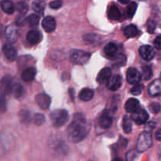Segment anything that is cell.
<instances>
[{
  "instance_id": "31",
  "label": "cell",
  "mask_w": 161,
  "mask_h": 161,
  "mask_svg": "<svg viewBox=\"0 0 161 161\" xmlns=\"http://www.w3.org/2000/svg\"><path fill=\"white\" fill-rule=\"evenodd\" d=\"M137 6H138V5L135 2H131L128 4L127 7V14L129 18H131L134 17L135 12H136Z\"/></svg>"
},
{
  "instance_id": "43",
  "label": "cell",
  "mask_w": 161,
  "mask_h": 161,
  "mask_svg": "<svg viewBox=\"0 0 161 161\" xmlns=\"http://www.w3.org/2000/svg\"><path fill=\"white\" fill-rule=\"evenodd\" d=\"M156 138H157L158 141L161 142V129L157 130V133H156Z\"/></svg>"
},
{
  "instance_id": "21",
  "label": "cell",
  "mask_w": 161,
  "mask_h": 161,
  "mask_svg": "<svg viewBox=\"0 0 161 161\" xmlns=\"http://www.w3.org/2000/svg\"><path fill=\"white\" fill-rule=\"evenodd\" d=\"M94 91L90 88H84L82 90L79 94V98L83 102H89L94 97Z\"/></svg>"
},
{
  "instance_id": "25",
  "label": "cell",
  "mask_w": 161,
  "mask_h": 161,
  "mask_svg": "<svg viewBox=\"0 0 161 161\" xmlns=\"http://www.w3.org/2000/svg\"><path fill=\"white\" fill-rule=\"evenodd\" d=\"M123 126V130L125 133L129 134L131 132L132 130V121L130 119V118H129L128 116H125L124 117L122 123Z\"/></svg>"
},
{
  "instance_id": "40",
  "label": "cell",
  "mask_w": 161,
  "mask_h": 161,
  "mask_svg": "<svg viewBox=\"0 0 161 161\" xmlns=\"http://www.w3.org/2000/svg\"><path fill=\"white\" fill-rule=\"evenodd\" d=\"M154 47L158 50H161V35H159L158 36L156 37V39L153 41Z\"/></svg>"
},
{
  "instance_id": "7",
  "label": "cell",
  "mask_w": 161,
  "mask_h": 161,
  "mask_svg": "<svg viewBox=\"0 0 161 161\" xmlns=\"http://www.w3.org/2000/svg\"><path fill=\"white\" fill-rule=\"evenodd\" d=\"M13 83L12 79L9 75H5L3 77L1 81V93L3 95H8L10 93H12L13 90Z\"/></svg>"
},
{
  "instance_id": "17",
  "label": "cell",
  "mask_w": 161,
  "mask_h": 161,
  "mask_svg": "<svg viewBox=\"0 0 161 161\" xmlns=\"http://www.w3.org/2000/svg\"><path fill=\"white\" fill-rule=\"evenodd\" d=\"M112 72L109 68H104L97 74V82L98 83H108V80L112 77Z\"/></svg>"
},
{
  "instance_id": "4",
  "label": "cell",
  "mask_w": 161,
  "mask_h": 161,
  "mask_svg": "<svg viewBox=\"0 0 161 161\" xmlns=\"http://www.w3.org/2000/svg\"><path fill=\"white\" fill-rule=\"evenodd\" d=\"M71 60L76 64H86L91 58V53L84 50H73L71 53Z\"/></svg>"
},
{
  "instance_id": "26",
  "label": "cell",
  "mask_w": 161,
  "mask_h": 161,
  "mask_svg": "<svg viewBox=\"0 0 161 161\" xmlns=\"http://www.w3.org/2000/svg\"><path fill=\"white\" fill-rule=\"evenodd\" d=\"M12 93L14 95V97L18 98L22 96L24 93V88L22 86V85L19 83H15L13 85V90Z\"/></svg>"
},
{
  "instance_id": "20",
  "label": "cell",
  "mask_w": 161,
  "mask_h": 161,
  "mask_svg": "<svg viewBox=\"0 0 161 161\" xmlns=\"http://www.w3.org/2000/svg\"><path fill=\"white\" fill-rule=\"evenodd\" d=\"M36 75V70L35 68L29 67L25 69L21 74L22 80L25 82H31L35 79Z\"/></svg>"
},
{
  "instance_id": "34",
  "label": "cell",
  "mask_w": 161,
  "mask_h": 161,
  "mask_svg": "<svg viewBox=\"0 0 161 161\" xmlns=\"http://www.w3.org/2000/svg\"><path fill=\"white\" fill-rule=\"evenodd\" d=\"M100 39V37L97 36L94 34H87L84 36V40L86 41V43H92L94 44L97 42V41Z\"/></svg>"
},
{
  "instance_id": "14",
  "label": "cell",
  "mask_w": 161,
  "mask_h": 161,
  "mask_svg": "<svg viewBox=\"0 0 161 161\" xmlns=\"http://www.w3.org/2000/svg\"><path fill=\"white\" fill-rule=\"evenodd\" d=\"M42 26L47 32H52L56 28V20L51 16H47L42 20Z\"/></svg>"
},
{
  "instance_id": "8",
  "label": "cell",
  "mask_w": 161,
  "mask_h": 161,
  "mask_svg": "<svg viewBox=\"0 0 161 161\" xmlns=\"http://www.w3.org/2000/svg\"><path fill=\"white\" fill-rule=\"evenodd\" d=\"M139 54L146 61H151L155 56V50L151 46L144 45L139 48Z\"/></svg>"
},
{
  "instance_id": "39",
  "label": "cell",
  "mask_w": 161,
  "mask_h": 161,
  "mask_svg": "<svg viewBox=\"0 0 161 161\" xmlns=\"http://www.w3.org/2000/svg\"><path fill=\"white\" fill-rule=\"evenodd\" d=\"M62 6V3L59 0H55V1L51 2L50 3V7L53 9H58Z\"/></svg>"
},
{
  "instance_id": "33",
  "label": "cell",
  "mask_w": 161,
  "mask_h": 161,
  "mask_svg": "<svg viewBox=\"0 0 161 161\" xmlns=\"http://www.w3.org/2000/svg\"><path fill=\"white\" fill-rule=\"evenodd\" d=\"M126 60H127L126 59V57L123 53L117 54V56L114 59L115 65H116L117 67H122V66H124L125 64Z\"/></svg>"
},
{
  "instance_id": "16",
  "label": "cell",
  "mask_w": 161,
  "mask_h": 161,
  "mask_svg": "<svg viewBox=\"0 0 161 161\" xmlns=\"http://www.w3.org/2000/svg\"><path fill=\"white\" fill-rule=\"evenodd\" d=\"M6 36L8 41L10 42H14L17 41V37H18V31L16 28L15 25H9L6 28Z\"/></svg>"
},
{
  "instance_id": "29",
  "label": "cell",
  "mask_w": 161,
  "mask_h": 161,
  "mask_svg": "<svg viewBox=\"0 0 161 161\" xmlns=\"http://www.w3.org/2000/svg\"><path fill=\"white\" fill-rule=\"evenodd\" d=\"M27 22L29 24V25L33 28H36L39 22V17L37 14H30L28 17H27Z\"/></svg>"
},
{
  "instance_id": "1",
  "label": "cell",
  "mask_w": 161,
  "mask_h": 161,
  "mask_svg": "<svg viewBox=\"0 0 161 161\" xmlns=\"http://www.w3.org/2000/svg\"><path fill=\"white\" fill-rule=\"evenodd\" d=\"M90 124L86 117L82 113H75L66 130V135L72 142H80L83 141L90 131Z\"/></svg>"
},
{
  "instance_id": "3",
  "label": "cell",
  "mask_w": 161,
  "mask_h": 161,
  "mask_svg": "<svg viewBox=\"0 0 161 161\" xmlns=\"http://www.w3.org/2000/svg\"><path fill=\"white\" fill-rule=\"evenodd\" d=\"M153 138L150 132L144 131L138 136L137 140L136 148L137 151L139 153H143L147 151L152 146Z\"/></svg>"
},
{
  "instance_id": "45",
  "label": "cell",
  "mask_w": 161,
  "mask_h": 161,
  "mask_svg": "<svg viewBox=\"0 0 161 161\" xmlns=\"http://www.w3.org/2000/svg\"><path fill=\"white\" fill-rule=\"evenodd\" d=\"M113 161H123V160L121 158H119V157H116V158L113 159Z\"/></svg>"
},
{
  "instance_id": "28",
  "label": "cell",
  "mask_w": 161,
  "mask_h": 161,
  "mask_svg": "<svg viewBox=\"0 0 161 161\" xmlns=\"http://www.w3.org/2000/svg\"><path fill=\"white\" fill-rule=\"evenodd\" d=\"M17 9L19 14L22 16H25L28 11V5L25 2H19L17 3Z\"/></svg>"
},
{
  "instance_id": "12",
  "label": "cell",
  "mask_w": 161,
  "mask_h": 161,
  "mask_svg": "<svg viewBox=\"0 0 161 161\" xmlns=\"http://www.w3.org/2000/svg\"><path fill=\"white\" fill-rule=\"evenodd\" d=\"M3 51L5 57L7 58L9 61H14L17 58V51L14 46L10 44H5L3 47Z\"/></svg>"
},
{
  "instance_id": "13",
  "label": "cell",
  "mask_w": 161,
  "mask_h": 161,
  "mask_svg": "<svg viewBox=\"0 0 161 161\" xmlns=\"http://www.w3.org/2000/svg\"><path fill=\"white\" fill-rule=\"evenodd\" d=\"M98 122L103 128H109L113 124V117L108 111H104L99 117Z\"/></svg>"
},
{
  "instance_id": "36",
  "label": "cell",
  "mask_w": 161,
  "mask_h": 161,
  "mask_svg": "<svg viewBox=\"0 0 161 161\" xmlns=\"http://www.w3.org/2000/svg\"><path fill=\"white\" fill-rule=\"evenodd\" d=\"M33 121H34L36 125L41 126L42 124H43L44 122H45V117H44V116L42 114L36 113L34 116V117H33Z\"/></svg>"
},
{
  "instance_id": "18",
  "label": "cell",
  "mask_w": 161,
  "mask_h": 161,
  "mask_svg": "<svg viewBox=\"0 0 161 161\" xmlns=\"http://www.w3.org/2000/svg\"><path fill=\"white\" fill-rule=\"evenodd\" d=\"M140 104L137 99L135 98H130L128 99L125 104V109L126 111L130 113H136L138 110L140 109Z\"/></svg>"
},
{
  "instance_id": "38",
  "label": "cell",
  "mask_w": 161,
  "mask_h": 161,
  "mask_svg": "<svg viewBox=\"0 0 161 161\" xmlns=\"http://www.w3.org/2000/svg\"><path fill=\"white\" fill-rule=\"evenodd\" d=\"M156 27H157V24L154 20H150L148 23L147 25V31L149 33H153L154 31L156 29Z\"/></svg>"
},
{
  "instance_id": "30",
  "label": "cell",
  "mask_w": 161,
  "mask_h": 161,
  "mask_svg": "<svg viewBox=\"0 0 161 161\" xmlns=\"http://www.w3.org/2000/svg\"><path fill=\"white\" fill-rule=\"evenodd\" d=\"M45 3L43 1L37 0V1L33 2L31 6H32V9L34 11L37 13H42L45 8Z\"/></svg>"
},
{
  "instance_id": "9",
  "label": "cell",
  "mask_w": 161,
  "mask_h": 161,
  "mask_svg": "<svg viewBox=\"0 0 161 161\" xmlns=\"http://www.w3.org/2000/svg\"><path fill=\"white\" fill-rule=\"evenodd\" d=\"M36 102L42 109H47L50 105V97L46 94H39L35 97Z\"/></svg>"
},
{
  "instance_id": "5",
  "label": "cell",
  "mask_w": 161,
  "mask_h": 161,
  "mask_svg": "<svg viewBox=\"0 0 161 161\" xmlns=\"http://www.w3.org/2000/svg\"><path fill=\"white\" fill-rule=\"evenodd\" d=\"M142 75L135 68H129L127 71V80L130 84L136 85L141 81Z\"/></svg>"
},
{
  "instance_id": "37",
  "label": "cell",
  "mask_w": 161,
  "mask_h": 161,
  "mask_svg": "<svg viewBox=\"0 0 161 161\" xmlns=\"http://www.w3.org/2000/svg\"><path fill=\"white\" fill-rule=\"evenodd\" d=\"M149 108V110L154 114H157L161 111V105L159 103H157V102H153V103L150 104Z\"/></svg>"
},
{
  "instance_id": "44",
  "label": "cell",
  "mask_w": 161,
  "mask_h": 161,
  "mask_svg": "<svg viewBox=\"0 0 161 161\" xmlns=\"http://www.w3.org/2000/svg\"><path fill=\"white\" fill-rule=\"evenodd\" d=\"M69 93L71 94V97H72V99H73V90H72V89L69 90Z\"/></svg>"
},
{
  "instance_id": "46",
  "label": "cell",
  "mask_w": 161,
  "mask_h": 161,
  "mask_svg": "<svg viewBox=\"0 0 161 161\" xmlns=\"http://www.w3.org/2000/svg\"><path fill=\"white\" fill-rule=\"evenodd\" d=\"M119 3H122V4H127V3H129V1H124V2H123V1H119Z\"/></svg>"
},
{
  "instance_id": "24",
  "label": "cell",
  "mask_w": 161,
  "mask_h": 161,
  "mask_svg": "<svg viewBox=\"0 0 161 161\" xmlns=\"http://www.w3.org/2000/svg\"><path fill=\"white\" fill-rule=\"evenodd\" d=\"M124 33L127 38H133L138 34V29L135 25H130L124 28Z\"/></svg>"
},
{
  "instance_id": "2",
  "label": "cell",
  "mask_w": 161,
  "mask_h": 161,
  "mask_svg": "<svg viewBox=\"0 0 161 161\" xmlns=\"http://www.w3.org/2000/svg\"><path fill=\"white\" fill-rule=\"evenodd\" d=\"M50 119L54 127H61L64 125L69 120V113L64 109L53 110L50 113Z\"/></svg>"
},
{
  "instance_id": "22",
  "label": "cell",
  "mask_w": 161,
  "mask_h": 161,
  "mask_svg": "<svg viewBox=\"0 0 161 161\" xmlns=\"http://www.w3.org/2000/svg\"><path fill=\"white\" fill-rule=\"evenodd\" d=\"M1 7L4 12L8 14H13L15 10L14 4L13 3V2L9 1V0H3L1 2Z\"/></svg>"
},
{
  "instance_id": "27",
  "label": "cell",
  "mask_w": 161,
  "mask_h": 161,
  "mask_svg": "<svg viewBox=\"0 0 161 161\" xmlns=\"http://www.w3.org/2000/svg\"><path fill=\"white\" fill-rule=\"evenodd\" d=\"M153 76V70L150 66L145 65L142 68V77L145 80H149Z\"/></svg>"
},
{
  "instance_id": "23",
  "label": "cell",
  "mask_w": 161,
  "mask_h": 161,
  "mask_svg": "<svg viewBox=\"0 0 161 161\" xmlns=\"http://www.w3.org/2000/svg\"><path fill=\"white\" fill-rule=\"evenodd\" d=\"M108 18L113 20H119L121 17V13L116 6H112L108 9Z\"/></svg>"
},
{
  "instance_id": "32",
  "label": "cell",
  "mask_w": 161,
  "mask_h": 161,
  "mask_svg": "<svg viewBox=\"0 0 161 161\" xmlns=\"http://www.w3.org/2000/svg\"><path fill=\"white\" fill-rule=\"evenodd\" d=\"M19 116H20L21 122L25 123V124H28L31 120V115H30V113L28 110H21L19 113Z\"/></svg>"
},
{
  "instance_id": "19",
  "label": "cell",
  "mask_w": 161,
  "mask_h": 161,
  "mask_svg": "<svg viewBox=\"0 0 161 161\" xmlns=\"http://www.w3.org/2000/svg\"><path fill=\"white\" fill-rule=\"evenodd\" d=\"M149 93L153 97L160 95L161 94V80H154L150 84L149 88Z\"/></svg>"
},
{
  "instance_id": "6",
  "label": "cell",
  "mask_w": 161,
  "mask_h": 161,
  "mask_svg": "<svg viewBox=\"0 0 161 161\" xmlns=\"http://www.w3.org/2000/svg\"><path fill=\"white\" fill-rule=\"evenodd\" d=\"M131 119L136 124L142 125V124H144L147 122L148 119H149V114L145 109L140 108L136 113L132 114Z\"/></svg>"
},
{
  "instance_id": "11",
  "label": "cell",
  "mask_w": 161,
  "mask_h": 161,
  "mask_svg": "<svg viewBox=\"0 0 161 161\" xmlns=\"http://www.w3.org/2000/svg\"><path fill=\"white\" fill-rule=\"evenodd\" d=\"M27 40L31 45H36L38 44L39 42H41L42 40V33L37 30H31L27 33Z\"/></svg>"
},
{
  "instance_id": "15",
  "label": "cell",
  "mask_w": 161,
  "mask_h": 161,
  "mask_svg": "<svg viewBox=\"0 0 161 161\" xmlns=\"http://www.w3.org/2000/svg\"><path fill=\"white\" fill-rule=\"evenodd\" d=\"M122 86V78L119 75H115L110 78L107 83V87L110 91H117Z\"/></svg>"
},
{
  "instance_id": "42",
  "label": "cell",
  "mask_w": 161,
  "mask_h": 161,
  "mask_svg": "<svg viewBox=\"0 0 161 161\" xmlns=\"http://www.w3.org/2000/svg\"><path fill=\"white\" fill-rule=\"evenodd\" d=\"M16 23L17 25H20V26H23L25 25V18H24V16L20 15L17 17V20H16Z\"/></svg>"
},
{
  "instance_id": "10",
  "label": "cell",
  "mask_w": 161,
  "mask_h": 161,
  "mask_svg": "<svg viewBox=\"0 0 161 161\" xmlns=\"http://www.w3.org/2000/svg\"><path fill=\"white\" fill-rule=\"evenodd\" d=\"M117 46L114 42H108V44L105 46L104 47V53L105 57L108 59L114 60L115 58L117 56Z\"/></svg>"
},
{
  "instance_id": "41",
  "label": "cell",
  "mask_w": 161,
  "mask_h": 161,
  "mask_svg": "<svg viewBox=\"0 0 161 161\" xmlns=\"http://www.w3.org/2000/svg\"><path fill=\"white\" fill-rule=\"evenodd\" d=\"M127 161H134L136 157V153L133 150L129 151L127 153Z\"/></svg>"
},
{
  "instance_id": "35",
  "label": "cell",
  "mask_w": 161,
  "mask_h": 161,
  "mask_svg": "<svg viewBox=\"0 0 161 161\" xmlns=\"http://www.w3.org/2000/svg\"><path fill=\"white\" fill-rule=\"evenodd\" d=\"M143 88H144L143 84H142V83H138V84L135 85V86L131 88V90H130V93H131L133 95L138 96L139 95V94H141V93L142 92Z\"/></svg>"
}]
</instances>
